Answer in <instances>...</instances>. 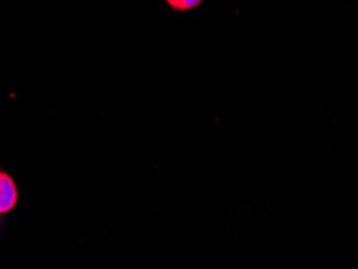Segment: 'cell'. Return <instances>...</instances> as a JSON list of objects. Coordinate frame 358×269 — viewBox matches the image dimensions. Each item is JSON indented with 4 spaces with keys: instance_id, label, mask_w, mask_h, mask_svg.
<instances>
[{
    "instance_id": "cell-2",
    "label": "cell",
    "mask_w": 358,
    "mask_h": 269,
    "mask_svg": "<svg viewBox=\"0 0 358 269\" xmlns=\"http://www.w3.org/2000/svg\"><path fill=\"white\" fill-rule=\"evenodd\" d=\"M165 2L176 12H187V10L199 7L202 0H165Z\"/></svg>"
},
{
    "instance_id": "cell-1",
    "label": "cell",
    "mask_w": 358,
    "mask_h": 269,
    "mask_svg": "<svg viewBox=\"0 0 358 269\" xmlns=\"http://www.w3.org/2000/svg\"><path fill=\"white\" fill-rule=\"evenodd\" d=\"M18 189L8 173L0 171V216L7 215L17 207Z\"/></svg>"
}]
</instances>
